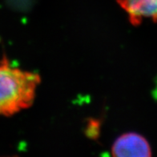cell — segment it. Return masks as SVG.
Listing matches in <instances>:
<instances>
[{
    "label": "cell",
    "mask_w": 157,
    "mask_h": 157,
    "mask_svg": "<svg viewBox=\"0 0 157 157\" xmlns=\"http://www.w3.org/2000/svg\"><path fill=\"white\" fill-rule=\"evenodd\" d=\"M40 83L38 73L12 66L3 56L0 59V116H13L30 108Z\"/></svg>",
    "instance_id": "obj_1"
},
{
    "label": "cell",
    "mask_w": 157,
    "mask_h": 157,
    "mask_svg": "<svg viewBox=\"0 0 157 157\" xmlns=\"http://www.w3.org/2000/svg\"><path fill=\"white\" fill-rule=\"evenodd\" d=\"M112 157H151L148 141L136 132H127L116 139L112 147Z\"/></svg>",
    "instance_id": "obj_2"
},
{
    "label": "cell",
    "mask_w": 157,
    "mask_h": 157,
    "mask_svg": "<svg viewBox=\"0 0 157 157\" xmlns=\"http://www.w3.org/2000/svg\"><path fill=\"white\" fill-rule=\"evenodd\" d=\"M128 15L129 22L138 26L144 19L157 22V0H116Z\"/></svg>",
    "instance_id": "obj_3"
},
{
    "label": "cell",
    "mask_w": 157,
    "mask_h": 157,
    "mask_svg": "<svg viewBox=\"0 0 157 157\" xmlns=\"http://www.w3.org/2000/svg\"><path fill=\"white\" fill-rule=\"evenodd\" d=\"M7 157H17V156H7Z\"/></svg>",
    "instance_id": "obj_4"
}]
</instances>
